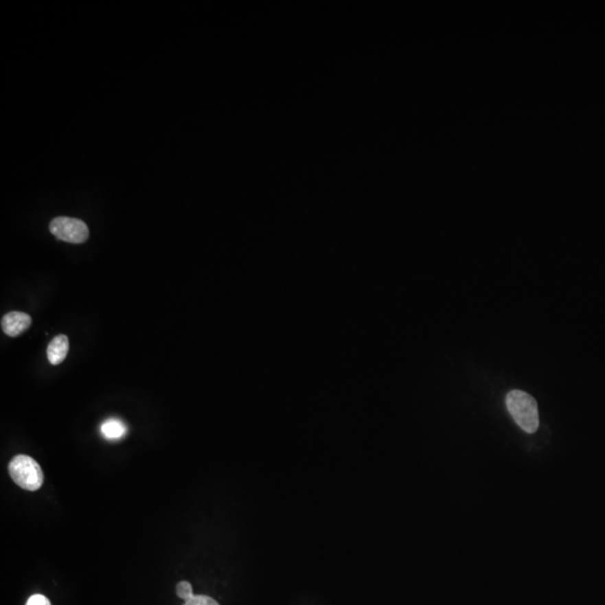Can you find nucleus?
Listing matches in <instances>:
<instances>
[{
  "label": "nucleus",
  "mask_w": 605,
  "mask_h": 605,
  "mask_svg": "<svg viewBox=\"0 0 605 605\" xmlns=\"http://www.w3.org/2000/svg\"><path fill=\"white\" fill-rule=\"evenodd\" d=\"M49 231L58 240L69 244H83L89 238L88 225L82 220L67 216H58L53 219L52 222L49 223Z\"/></svg>",
  "instance_id": "3"
},
{
  "label": "nucleus",
  "mask_w": 605,
  "mask_h": 605,
  "mask_svg": "<svg viewBox=\"0 0 605 605\" xmlns=\"http://www.w3.org/2000/svg\"><path fill=\"white\" fill-rule=\"evenodd\" d=\"M101 433H102V435L104 436L106 440L117 441V440H120V438L126 435L127 427H126L125 424L122 423V420L111 418V420H106L101 425Z\"/></svg>",
  "instance_id": "6"
},
{
  "label": "nucleus",
  "mask_w": 605,
  "mask_h": 605,
  "mask_svg": "<svg viewBox=\"0 0 605 605\" xmlns=\"http://www.w3.org/2000/svg\"><path fill=\"white\" fill-rule=\"evenodd\" d=\"M32 326V317L23 312H10L1 319V329L10 338H17Z\"/></svg>",
  "instance_id": "4"
},
{
  "label": "nucleus",
  "mask_w": 605,
  "mask_h": 605,
  "mask_svg": "<svg viewBox=\"0 0 605 605\" xmlns=\"http://www.w3.org/2000/svg\"><path fill=\"white\" fill-rule=\"evenodd\" d=\"M69 352V338L67 335L55 336L47 347V359L52 365H58L65 360Z\"/></svg>",
  "instance_id": "5"
},
{
  "label": "nucleus",
  "mask_w": 605,
  "mask_h": 605,
  "mask_svg": "<svg viewBox=\"0 0 605 605\" xmlns=\"http://www.w3.org/2000/svg\"><path fill=\"white\" fill-rule=\"evenodd\" d=\"M26 605H52L49 600L42 594H35L28 599Z\"/></svg>",
  "instance_id": "9"
},
{
  "label": "nucleus",
  "mask_w": 605,
  "mask_h": 605,
  "mask_svg": "<svg viewBox=\"0 0 605 605\" xmlns=\"http://www.w3.org/2000/svg\"><path fill=\"white\" fill-rule=\"evenodd\" d=\"M176 594L180 599L184 600L185 602L194 596L192 585L190 584L189 582L186 581L180 582V583L177 584Z\"/></svg>",
  "instance_id": "7"
},
{
  "label": "nucleus",
  "mask_w": 605,
  "mask_h": 605,
  "mask_svg": "<svg viewBox=\"0 0 605 605\" xmlns=\"http://www.w3.org/2000/svg\"><path fill=\"white\" fill-rule=\"evenodd\" d=\"M509 413L525 432H537L539 427L538 404L535 398L523 390H511L505 397Z\"/></svg>",
  "instance_id": "1"
},
{
  "label": "nucleus",
  "mask_w": 605,
  "mask_h": 605,
  "mask_svg": "<svg viewBox=\"0 0 605 605\" xmlns=\"http://www.w3.org/2000/svg\"><path fill=\"white\" fill-rule=\"evenodd\" d=\"M184 605H219V603L210 596L194 595L189 601H186Z\"/></svg>",
  "instance_id": "8"
},
{
  "label": "nucleus",
  "mask_w": 605,
  "mask_h": 605,
  "mask_svg": "<svg viewBox=\"0 0 605 605\" xmlns=\"http://www.w3.org/2000/svg\"><path fill=\"white\" fill-rule=\"evenodd\" d=\"M10 475L12 481L21 489L36 491L42 487L44 481L40 464L27 455H17L10 461Z\"/></svg>",
  "instance_id": "2"
}]
</instances>
